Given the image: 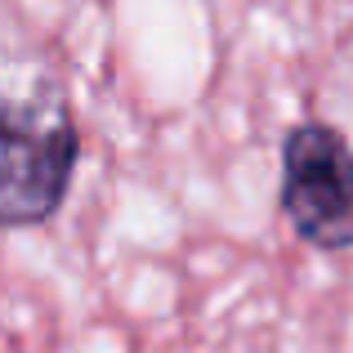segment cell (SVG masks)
<instances>
[{"label":"cell","mask_w":353,"mask_h":353,"mask_svg":"<svg viewBox=\"0 0 353 353\" xmlns=\"http://www.w3.org/2000/svg\"><path fill=\"white\" fill-rule=\"evenodd\" d=\"M81 130L54 85L0 99V228H36L63 210Z\"/></svg>","instance_id":"1"},{"label":"cell","mask_w":353,"mask_h":353,"mask_svg":"<svg viewBox=\"0 0 353 353\" xmlns=\"http://www.w3.org/2000/svg\"><path fill=\"white\" fill-rule=\"evenodd\" d=\"M277 206L313 250H353V148L327 121H300L282 134Z\"/></svg>","instance_id":"2"}]
</instances>
